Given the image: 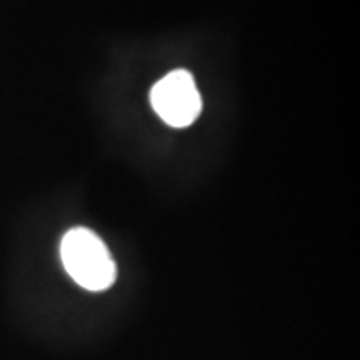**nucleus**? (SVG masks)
<instances>
[{
  "instance_id": "f257e3e1",
  "label": "nucleus",
  "mask_w": 360,
  "mask_h": 360,
  "mask_svg": "<svg viewBox=\"0 0 360 360\" xmlns=\"http://www.w3.org/2000/svg\"><path fill=\"white\" fill-rule=\"evenodd\" d=\"M67 274L84 289L101 292L115 282L117 267L109 249L96 232L85 227L69 231L60 242Z\"/></svg>"
},
{
  "instance_id": "f03ea898",
  "label": "nucleus",
  "mask_w": 360,
  "mask_h": 360,
  "mask_svg": "<svg viewBox=\"0 0 360 360\" xmlns=\"http://www.w3.org/2000/svg\"><path fill=\"white\" fill-rule=\"evenodd\" d=\"M150 102L160 119L175 129L188 127L202 110L200 94L187 70H174L160 79L152 89Z\"/></svg>"
}]
</instances>
